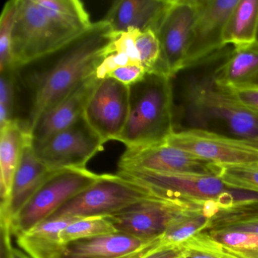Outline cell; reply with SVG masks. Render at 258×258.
Here are the masks:
<instances>
[{"label": "cell", "instance_id": "19", "mask_svg": "<svg viewBox=\"0 0 258 258\" xmlns=\"http://www.w3.org/2000/svg\"><path fill=\"white\" fill-rule=\"evenodd\" d=\"M30 143H32L31 134L19 120L0 128V212L8 206L13 178Z\"/></svg>", "mask_w": 258, "mask_h": 258}, {"label": "cell", "instance_id": "31", "mask_svg": "<svg viewBox=\"0 0 258 258\" xmlns=\"http://www.w3.org/2000/svg\"><path fill=\"white\" fill-rule=\"evenodd\" d=\"M220 177L230 185L258 191V166L223 167Z\"/></svg>", "mask_w": 258, "mask_h": 258}, {"label": "cell", "instance_id": "3", "mask_svg": "<svg viewBox=\"0 0 258 258\" xmlns=\"http://www.w3.org/2000/svg\"><path fill=\"white\" fill-rule=\"evenodd\" d=\"M174 133L171 78L159 72L146 73L130 86V110L117 141L127 149H145L167 143Z\"/></svg>", "mask_w": 258, "mask_h": 258}, {"label": "cell", "instance_id": "11", "mask_svg": "<svg viewBox=\"0 0 258 258\" xmlns=\"http://www.w3.org/2000/svg\"><path fill=\"white\" fill-rule=\"evenodd\" d=\"M223 169L167 143L145 149H126L118 161V170H147L170 174L220 176Z\"/></svg>", "mask_w": 258, "mask_h": 258}, {"label": "cell", "instance_id": "39", "mask_svg": "<svg viewBox=\"0 0 258 258\" xmlns=\"http://www.w3.org/2000/svg\"><path fill=\"white\" fill-rule=\"evenodd\" d=\"M242 258H258V252H235Z\"/></svg>", "mask_w": 258, "mask_h": 258}, {"label": "cell", "instance_id": "5", "mask_svg": "<svg viewBox=\"0 0 258 258\" xmlns=\"http://www.w3.org/2000/svg\"><path fill=\"white\" fill-rule=\"evenodd\" d=\"M84 33L49 18L35 0H19L12 37V69L58 50Z\"/></svg>", "mask_w": 258, "mask_h": 258}, {"label": "cell", "instance_id": "9", "mask_svg": "<svg viewBox=\"0 0 258 258\" xmlns=\"http://www.w3.org/2000/svg\"><path fill=\"white\" fill-rule=\"evenodd\" d=\"M104 145L83 116L67 129L32 146L37 158L49 171H57L87 168V163L104 150Z\"/></svg>", "mask_w": 258, "mask_h": 258}, {"label": "cell", "instance_id": "12", "mask_svg": "<svg viewBox=\"0 0 258 258\" xmlns=\"http://www.w3.org/2000/svg\"><path fill=\"white\" fill-rule=\"evenodd\" d=\"M198 14V0H173L156 34L161 60L156 72L172 78L183 69Z\"/></svg>", "mask_w": 258, "mask_h": 258}, {"label": "cell", "instance_id": "7", "mask_svg": "<svg viewBox=\"0 0 258 258\" xmlns=\"http://www.w3.org/2000/svg\"><path fill=\"white\" fill-rule=\"evenodd\" d=\"M152 196L146 188L117 173H105L100 174L94 183L66 202L50 217H109Z\"/></svg>", "mask_w": 258, "mask_h": 258}, {"label": "cell", "instance_id": "8", "mask_svg": "<svg viewBox=\"0 0 258 258\" xmlns=\"http://www.w3.org/2000/svg\"><path fill=\"white\" fill-rule=\"evenodd\" d=\"M167 144L223 167L258 166V141L188 129L173 133Z\"/></svg>", "mask_w": 258, "mask_h": 258}, {"label": "cell", "instance_id": "17", "mask_svg": "<svg viewBox=\"0 0 258 258\" xmlns=\"http://www.w3.org/2000/svg\"><path fill=\"white\" fill-rule=\"evenodd\" d=\"M51 172L37 158L32 143L28 144L13 178L8 206L0 212V217L8 219L12 223Z\"/></svg>", "mask_w": 258, "mask_h": 258}, {"label": "cell", "instance_id": "23", "mask_svg": "<svg viewBox=\"0 0 258 258\" xmlns=\"http://www.w3.org/2000/svg\"><path fill=\"white\" fill-rule=\"evenodd\" d=\"M258 24V0H238L225 25L224 46H250L255 42Z\"/></svg>", "mask_w": 258, "mask_h": 258}, {"label": "cell", "instance_id": "32", "mask_svg": "<svg viewBox=\"0 0 258 258\" xmlns=\"http://www.w3.org/2000/svg\"><path fill=\"white\" fill-rule=\"evenodd\" d=\"M140 31L129 29L118 34L112 44V52L124 54L136 66H142L137 47V38Z\"/></svg>", "mask_w": 258, "mask_h": 258}, {"label": "cell", "instance_id": "38", "mask_svg": "<svg viewBox=\"0 0 258 258\" xmlns=\"http://www.w3.org/2000/svg\"><path fill=\"white\" fill-rule=\"evenodd\" d=\"M161 239L157 240L148 245L145 246L143 248L134 252V253H130V254L125 255V256H120L118 258H143L148 253H150L154 249L161 245Z\"/></svg>", "mask_w": 258, "mask_h": 258}, {"label": "cell", "instance_id": "22", "mask_svg": "<svg viewBox=\"0 0 258 258\" xmlns=\"http://www.w3.org/2000/svg\"><path fill=\"white\" fill-rule=\"evenodd\" d=\"M226 208L217 202L188 208L171 223L161 239L165 245H181L188 239L216 226Z\"/></svg>", "mask_w": 258, "mask_h": 258}, {"label": "cell", "instance_id": "1", "mask_svg": "<svg viewBox=\"0 0 258 258\" xmlns=\"http://www.w3.org/2000/svg\"><path fill=\"white\" fill-rule=\"evenodd\" d=\"M118 34L101 20L58 50L13 69L16 81V119L31 134L39 119L95 75L112 53Z\"/></svg>", "mask_w": 258, "mask_h": 258}, {"label": "cell", "instance_id": "13", "mask_svg": "<svg viewBox=\"0 0 258 258\" xmlns=\"http://www.w3.org/2000/svg\"><path fill=\"white\" fill-rule=\"evenodd\" d=\"M130 110V87L111 78L101 80L90 96L84 117L107 142L117 141L124 129Z\"/></svg>", "mask_w": 258, "mask_h": 258}, {"label": "cell", "instance_id": "2", "mask_svg": "<svg viewBox=\"0 0 258 258\" xmlns=\"http://www.w3.org/2000/svg\"><path fill=\"white\" fill-rule=\"evenodd\" d=\"M227 46L205 61L172 77L174 133L188 129L258 141V115L240 103L214 75L232 52Z\"/></svg>", "mask_w": 258, "mask_h": 258}, {"label": "cell", "instance_id": "27", "mask_svg": "<svg viewBox=\"0 0 258 258\" xmlns=\"http://www.w3.org/2000/svg\"><path fill=\"white\" fill-rule=\"evenodd\" d=\"M181 245L183 247L184 258H242L214 241L205 232L194 235Z\"/></svg>", "mask_w": 258, "mask_h": 258}, {"label": "cell", "instance_id": "4", "mask_svg": "<svg viewBox=\"0 0 258 258\" xmlns=\"http://www.w3.org/2000/svg\"><path fill=\"white\" fill-rule=\"evenodd\" d=\"M117 173L163 199L196 205L217 202L225 208L258 205V191L230 185L220 176L147 170H117Z\"/></svg>", "mask_w": 258, "mask_h": 258}, {"label": "cell", "instance_id": "41", "mask_svg": "<svg viewBox=\"0 0 258 258\" xmlns=\"http://www.w3.org/2000/svg\"><path fill=\"white\" fill-rule=\"evenodd\" d=\"M254 43H256V44L258 45V24L257 28H256V37H255Z\"/></svg>", "mask_w": 258, "mask_h": 258}, {"label": "cell", "instance_id": "6", "mask_svg": "<svg viewBox=\"0 0 258 258\" xmlns=\"http://www.w3.org/2000/svg\"><path fill=\"white\" fill-rule=\"evenodd\" d=\"M100 174L87 168L52 171L28 203L13 219L12 233L20 236L49 219L62 205L94 183Z\"/></svg>", "mask_w": 258, "mask_h": 258}, {"label": "cell", "instance_id": "29", "mask_svg": "<svg viewBox=\"0 0 258 258\" xmlns=\"http://www.w3.org/2000/svg\"><path fill=\"white\" fill-rule=\"evenodd\" d=\"M0 73V128H2L16 119L17 92L13 69Z\"/></svg>", "mask_w": 258, "mask_h": 258}, {"label": "cell", "instance_id": "36", "mask_svg": "<svg viewBox=\"0 0 258 258\" xmlns=\"http://www.w3.org/2000/svg\"><path fill=\"white\" fill-rule=\"evenodd\" d=\"M143 258H184L183 247L161 244Z\"/></svg>", "mask_w": 258, "mask_h": 258}, {"label": "cell", "instance_id": "33", "mask_svg": "<svg viewBox=\"0 0 258 258\" xmlns=\"http://www.w3.org/2000/svg\"><path fill=\"white\" fill-rule=\"evenodd\" d=\"M146 72L142 66L128 64L123 67L117 68L111 72L107 78H113L124 85L130 86L141 81Z\"/></svg>", "mask_w": 258, "mask_h": 258}, {"label": "cell", "instance_id": "28", "mask_svg": "<svg viewBox=\"0 0 258 258\" xmlns=\"http://www.w3.org/2000/svg\"><path fill=\"white\" fill-rule=\"evenodd\" d=\"M19 0L6 3L0 16V72L12 69V37Z\"/></svg>", "mask_w": 258, "mask_h": 258}, {"label": "cell", "instance_id": "24", "mask_svg": "<svg viewBox=\"0 0 258 258\" xmlns=\"http://www.w3.org/2000/svg\"><path fill=\"white\" fill-rule=\"evenodd\" d=\"M205 232L233 251L258 252V213Z\"/></svg>", "mask_w": 258, "mask_h": 258}, {"label": "cell", "instance_id": "21", "mask_svg": "<svg viewBox=\"0 0 258 258\" xmlns=\"http://www.w3.org/2000/svg\"><path fill=\"white\" fill-rule=\"evenodd\" d=\"M76 217H50L34 229L16 237L19 247L31 258H61L66 244L61 239L62 231Z\"/></svg>", "mask_w": 258, "mask_h": 258}, {"label": "cell", "instance_id": "40", "mask_svg": "<svg viewBox=\"0 0 258 258\" xmlns=\"http://www.w3.org/2000/svg\"><path fill=\"white\" fill-rule=\"evenodd\" d=\"M13 257L14 258H31L29 255L27 254L25 252L22 251V250H19L17 248H14V251H13Z\"/></svg>", "mask_w": 258, "mask_h": 258}, {"label": "cell", "instance_id": "37", "mask_svg": "<svg viewBox=\"0 0 258 258\" xmlns=\"http://www.w3.org/2000/svg\"><path fill=\"white\" fill-rule=\"evenodd\" d=\"M232 93L240 103L258 115V90L232 92Z\"/></svg>", "mask_w": 258, "mask_h": 258}, {"label": "cell", "instance_id": "15", "mask_svg": "<svg viewBox=\"0 0 258 258\" xmlns=\"http://www.w3.org/2000/svg\"><path fill=\"white\" fill-rule=\"evenodd\" d=\"M99 81L95 75L90 77L45 113L31 132L32 144L43 143L80 120L84 116L87 102Z\"/></svg>", "mask_w": 258, "mask_h": 258}, {"label": "cell", "instance_id": "20", "mask_svg": "<svg viewBox=\"0 0 258 258\" xmlns=\"http://www.w3.org/2000/svg\"><path fill=\"white\" fill-rule=\"evenodd\" d=\"M152 242H146L123 232H112L67 243L61 258H118Z\"/></svg>", "mask_w": 258, "mask_h": 258}, {"label": "cell", "instance_id": "30", "mask_svg": "<svg viewBox=\"0 0 258 258\" xmlns=\"http://www.w3.org/2000/svg\"><path fill=\"white\" fill-rule=\"evenodd\" d=\"M137 47L140 62L146 73L156 72L161 60V49L156 33L153 31L139 33Z\"/></svg>", "mask_w": 258, "mask_h": 258}, {"label": "cell", "instance_id": "16", "mask_svg": "<svg viewBox=\"0 0 258 258\" xmlns=\"http://www.w3.org/2000/svg\"><path fill=\"white\" fill-rule=\"evenodd\" d=\"M172 3L173 0H116L104 20L118 34L129 29L156 33Z\"/></svg>", "mask_w": 258, "mask_h": 258}, {"label": "cell", "instance_id": "10", "mask_svg": "<svg viewBox=\"0 0 258 258\" xmlns=\"http://www.w3.org/2000/svg\"><path fill=\"white\" fill-rule=\"evenodd\" d=\"M202 205L152 196L107 218L117 232L152 242L161 239L169 226L184 211Z\"/></svg>", "mask_w": 258, "mask_h": 258}, {"label": "cell", "instance_id": "18", "mask_svg": "<svg viewBox=\"0 0 258 258\" xmlns=\"http://www.w3.org/2000/svg\"><path fill=\"white\" fill-rule=\"evenodd\" d=\"M214 80L232 92L258 90V45L233 48L216 71Z\"/></svg>", "mask_w": 258, "mask_h": 258}, {"label": "cell", "instance_id": "34", "mask_svg": "<svg viewBox=\"0 0 258 258\" xmlns=\"http://www.w3.org/2000/svg\"><path fill=\"white\" fill-rule=\"evenodd\" d=\"M133 64L130 58L124 54L112 52L106 57L96 69L95 75L98 80H103L117 68Z\"/></svg>", "mask_w": 258, "mask_h": 258}, {"label": "cell", "instance_id": "26", "mask_svg": "<svg viewBox=\"0 0 258 258\" xmlns=\"http://www.w3.org/2000/svg\"><path fill=\"white\" fill-rule=\"evenodd\" d=\"M117 232L107 217L79 218L72 222L61 233L63 243Z\"/></svg>", "mask_w": 258, "mask_h": 258}, {"label": "cell", "instance_id": "35", "mask_svg": "<svg viewBox=\"0 0 258 258\" xmlns=\"http://www.w3.org/2000/svg\"><path fill=\"white\" fill-rule=\"evenodd\" d=\"M0 258H14L15 247L12 244L11 221L8 219L0 217Z\"/></svg>", "mask_w": 258, "mask_h": 258}, {"label": "cell", "instance_id": "14", "mask_svg": "<svg viewBox=\"0 0 258 258\" xmlns=\"http://www.w3.org/2000/svg\"><path fill=\"white\" fill-rule=\"evenodd\" d=\"M238 2V0H198L197 17L183 69L196 66L227 46L223 44V30Z\"/></svg>", "mask_w": 258, "mask_h": 258}, {"label": "cell", "instance_id": "25", "mask_svg": "<svg viewBox=\"0 0 258 258\" xmlns=\"http://www.w3.org/2000/svg\"><path fill=\"white\" fill-rule=\"evenodd\" d=\"M43 11L54 20L80 32H85L93 23L84 4L79 0H35Z\"/></svg>", "mask_w": 258, "mask_h": 258}]
</instances>
